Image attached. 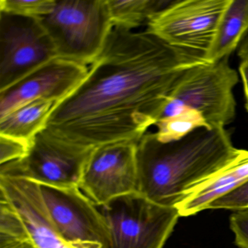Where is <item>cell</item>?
Returning <instances> with one entry per match:
<instances>
[{"label": "cell", "mask_w": 248, "mask_h": 248, "mask_svg": "<svg viewBox=\"0 0 248 248\" xmlns=\"http://www.w3.org/2000/svg\"><path fill=\"white\" fill-rule=\"evenodd\" d=\"M206 209H226L234 211L248 210V178L232 191L213 200Z\"/></svg>", "instance_id": "18"}, {"label": "cell", "mask_w": 248, "mask_h": 248, "mask_svg": "<svg viewBox=\"0 0 248 248\" xmlns=\"http://www.w3.org/2000/svg\"><path fill=\"white\" fill-rule=\"evenodd\" d=\"M170 2L164 0H107L113 26L127 30L147 24L155 14Z\"/></svg>", "instance_id": "15"}, {"label": "cell", "mask_w": 248, "mask_h": 248, "mask_svg": "<svg viewBox=\"0 0 248 248\" xmlns=\"http://www.w3.org/2000/svg\"><path fill=\"white\" fill-rule=\"evenodd\" d=\"M88 66L57 57L0 92V120L20 107L43 100L60 103L83 82Z\"/></svg>", "instance_id": "11"}, {"label": "cell", "mask_w": 248, "mask_h": 248, "mask_svg": "<svg viewBox=\"0 0 248 248\" xmlns=\"http://www.w3.org/2000/svg\"><path fill=\"white\" fill-rule=\"evenodd\" d=\"M248 178V155L190 193L176 206L180 217H187L206 210L207 204L232 191Z\"/></svg>", "instance_id": "12"}, {"label": "cell", "mask_w": 248, "mask_h": 248, "mask_svg": "<svg viewBox=\"0 0 248 248\" xmlns=\"http://www.w3.org/2000/svg\"><path fill=\"white\" fill-rule=\"evenodd\" d=\"M5 200L16 210L33 239L46 246L107 248L109 232L95 205L78 186H56L7 175Z\"/></svg>", "instance_id": "3"}, {"label": "cell", "mask_w": 248, "mask_h": 248, "mask_svg": "<svg viewBox=\"0 0 248 248\" xmlns=\"http://www.w3.org/2000/svg\"><path fill=\"white\" fill-rule=\"evenodd\" d=\"M231 1L171 2L149 19L146 31L171 47L204 60Z\"/></svg>", "instance_id": "7"}, {"label": "cell", "mask_w": 248, "mask_h": 248, "mask_svg": "<svg viewBox=\"0 0 248 248\" xmlns=\"http://www.w3.org/2000/svg\"><path fill=\"white\" fill-rule=\"evenodd\" d=\"M248 32V0H232L220 20L211 48L204 58L208 63L219 62L240 46Z\"/></svg>", "instance_id": "13"}, {"label": "cell", "mask_w": 248, "mask_h": 248, "mask_svg": "<svg viewBox=\"0 0 248 248\" xmlns=\"http://www.w3.org/2000/svg\"><path fill=\"white\" fill-rule=\"evenodd\" d=\"M155 125L157 127L156 139L165 143L180 140L199 127L211 128L200 112L188 108H183L171 117L160 119Z\"/></svg>", "instance_id": "16"}, {"label": "cell", "mask_w": 248, "mask_h": 248, "mask_svg": "<svg viewBox=\"0 0 248 248\" xmlns=\"http://www.w3.org/2000/svg\"><path fill=\"white\" fill-rule=\"evenodd\" d=\"M239 74L243 83L244 91H245V100H246L247 110L248 111V60L242 61L239 68Z\"/></svg>", "instance_id": "22"}, {"label": "cell", "mask_w": 248, "mask_h": 248, "mask_svg": "<svg viewBox=\"0 0 248 248\" xmlns=\"http://www.w3.org/2000/svg\"><path fill=\"white\" fill-rule=\"evenodd\" d=\"M238 82L237 72L229 65V58L196 65L178 81L159 120L188 108L200 112L211 128L225 127L236 115L233 90Z\"/></svg>", "instance_id": "5"}, {"label": "cell", "mask_w": 248, "mask_h": 248, "mask_svg": "<svg viewBox=\"0 0 248 248\" xmlns=\"http://www.w3.org/2000/svg\"><path fill=\"white\" fill-rule=\"evenodd\" d=\"M0 248H40L32 238L0 235Z\"/></svg>", "instance_id": "21"}, {"label": "cell", "mask_w": 248, "mask_h": 248, "mask_svg": "<svg viewBox=\"0 0 248 248\" xmlns=\"http://www.w3.org/2000/svg\"><path fill=\"white\" fill-rule=\"evenodd\" d=\"M40 21L59 57L86 66L99 56L114 27L107 0L56 1Z\"/></svg>", "instance_id": "4"}, {"label": "cell", "mask_w": 248, "mask_h": 248, "mask_svg": "<svg viewBox=\"0 0 248 248\" xmlns=\"http://www.w3.org/2000/svg\"><path fill=\"white\" fill-rule=\"evenodd\" d=\"M31 146V143L25 140L0 135V164L4 165L24 159Z\"/></svg>", "instance_id": "19"}, {"label": "cell", "mask_w": 248, "mask_h": 248, "mask_svg": "<svg viewBox=\"0 0 248 248\" xmlns=\"http://www.w3.org/2000/svg\"><path fill=\"white\" fill-rule=\"evenodd\" d=\"M248 155L233 146L225 127H199L166 143L155 133H146L137 144V192L156 204L175 207Z\"/></svg>", "instance_id": "2"}, {"label": "cell", "mask_w": 248, "mask_h": 248, "mask_svg": "<svg viewBox=\"0 0 248 248\" xmlns=\"http://www.w3.org/2000/svg\"><path fill=\"white\" fill-rule=\"evenodd\" d=\"M56 103L33 101L0 120V135L25 140L32 144L37 134L46 129Z\"/></svg>", "instance_id": "14"}, {"label": "cell", "mask_w": 248, "mask_h": 248, "mask_svg": "<svg viewBox=\"0 0 248 248\" xmlns=\"http://www.w3.org/2000/svg\"><path fill=\"white\" fill-rule=\"evenodd\" d=\"M237 55L241 60H248V32L239 46Z\"/></svg>", "instance_id": "23"}, {"label": "cell", "mask_w": 248, "mask_h": 248, "mask_svg": "<svg viewBox=\"0 0 248 248\" xmlns=\"http://www.w3.org/2000/svg\"><path fill=\"white\" fill-rule=\"evenodd\" d=\"M204 62L146 31L114 27L86 78L56 104L46 130L89 149L139 142L160 118L183 75Z\"/></svg>", "instance_id": "1"}, {"label": "cell", "mask_w": 248, "mask_h": 248, "mask_svg": "<svg viewBox=\"0 0 248 248\" xmlns=\"http://www.w3.org/2000/svg\"><path fill=\"white\" fill-rule=\"evenodd\" d=\"M94 149L61 140L45 129L34 138L26 157L1 165L0 175L21 177L56 186L79 187Z\"/></svg>", "instance_id": "9"}, {"label": "cell", "mask_w": 248, "mask_h": 248, "mask_svg": "<svg viewBox=\"0 0 248 248\" xmlns=\"http://www.w3.org/2000/svg\"><path fill=\"white\" fill-rule=\"evenodd\" d=\"M98 207L109 232L107 248H163L180 217L176 207L156 204L137 191Z\"/></svg>", "instance_id": "6"}, {"label": "cell", "mask_w": 248, "mask_h": 248, "mask_svg": "<svg viewBox=\"0 0 248 248\" xmlns=\"http://www.w3.org/2000/svg\"><path fill=\"white\" fill-rule=\"evenodd\" d=\"M56 0H1L0 12L40 19L53 10Z\"/></svg>", "instance_id": "17"}, {"label": "cell", "mask_w": 248, "mask_h": 248, "mask_svg": "<svg viewBox=\"0 0 248 248\" xmlns=\"http://www.w3.org/2000/svg\"><path fill=\"white\" fill-rule=\"evenodd\" d=\"M57 57L40 19L0 12V92Z\"/></svg>", "instance_id": "8"}, {"label": "cell", "mask_w": 248, "mask_h": 248, "mask_svg": "<svg viewBox=\"0 0 248 248\" xmlns=\"http://www.w3.org/2000/svg\"><path fill=\"white\" fill-rule=\"evenodd\" d=\"M230 228L234 233L235 244L239 248H248V210L232 213Z\"/></svg>", "instance_id": "20"}, {"label": "cell", "mask_w": 248, "mask_h": 248, "mask_svg": "<svg viewBox=\"0 0 248 248\" xmlns=\"http://www.w3.org/2000/svg\"><path fill=\"white\" fill-rule=\"evenodd\" d=\"M137 144L117 142L93 150L79 188L95 205L137 191Z\"/></svg>", "instance_id": "10"}]
</instances>
